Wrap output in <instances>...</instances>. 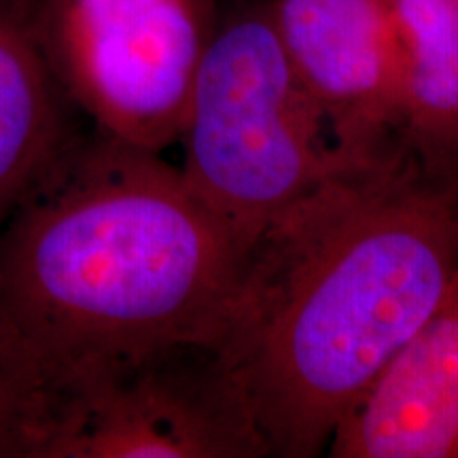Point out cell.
Returning <instances> with one entry per match:
<instances>
[{
  "mask_svg": "<svg viewBox=\"0 0 458 458\" xmlns=\"http://www.w3.org/2000/svg\"><path fill=\"white\" fill-rule=\"evenodd\" d=\"M189 185L246 244L344 164L280 41L270 0L221 13L179 136ZM365 157V156H363Z\"/></svg>",
  "mask_w": 458,
  "mask_h": 458,
  "instance_id": "cell-3",
  "label": "cell"
},
{
  "mask_svg": "<svg viewBox=\"0 0 458 458\" xmlns=\"http://www.w3.org/2000/svg\"><path fill=\"white\" fill-rule=\"evenodd\" d=\"M327 454L458 458V283L340 422Z\"/></svg>",
  "mask_w": 458,
  "mask_h": 458,
  "instance_id": "cell-7",
  "label": "cell"
},
{
  "mask_svg": "<svg viewBox=\"0 0 458 458\" xmlns=\"http://www.w3.org/2000/svg\"><path fill=\"white\" fill-rule=\"evenodd\" d=\"M38 0H0V233L79 139L77 108L38 38Z\"/></svg>",
  "mask_w": 458,
  "mask_h": 458,
  "instance_id": "cell-8",
  "label": "cell"
},
{
  "mask_svg": "<svg viewBox=\"0 0 458 458\" xmlns=\"http://www.w3.org/2000/svg\"><path fill=\"white\" fill-rule=\"evenodd\" d=\"M242 388L210 342L83 371L43 393L37 458H266Z\"/></svg>",
  "mask_w": 458,
  "mask_h": 458,
  "instance_id": "cell-4",
  "label": "cell"
},
{
  "mask_svg": "<svg viewBox=\"0 0 458 458\" xmlns=\"http://www.w3.org/2000/svg\"><path fill=\"white\" fill-rule=\"evenodd\" d=\"M458 283V187L401 139L351 159L249 246L215 346L267 454L327 452Z\"/></svg>",
  "mask_w": 458,
  "mask_h": 458,
  "instance_id": "cell-1",
  "label": "cell"
},
{
  "mask_svg": "<svg viewBox=\"0 0 458 458\" xmlns=\"http://www.w3.org/2000/svg\"><path fill=\"white\" fill-rule=\"evenodd\" d=\"M399 41L401 140L428 172L458 170V0H388Z\"/></svg>",
  "mask_w": 458,
  "mask_h": 458,
  "instance_id": "cell-9",
  "label": "cell"
},
{
  "mask_svg": "<svg viewBox=\"0 0 458 458\" xmlns=\"http://www.w3.org/2000/svg\"><path fill=\"white\" fill-rule=\"evenodd\" d=\"M246 253L181 165L81 131L0 233V359L41 403L98 365L215 344Z\"/></svg>",
  "mask_w": 458,
  "mask_h": 458,
  "instance_id": "cell-2",
  "label": "cell"
},
{
  "mask_svg": "<svg viewBox=\"0 0 458 458\" xmlns=\"http://www.w3.org/2000/svg\"><path fill=\"white\" fill-rule=\"evenodd\" d=\"M219 0H38L57 83L94 130L164 153L179 142Z\"/></svg>",
  "mask_w": 458,
  "mask_h": 458,
  "instance_id": "cell-5",
  "label": "cell"
},
{
  "mask_svg": "<svg viewBox=\"0 0 458 458\" xmlns=\"http://www.w3.org/2000/svg\"><path fill=\"white\" fill-rule=\"evenodd\" d=\"M37 425V397L0 359V458H34Z\"/></svg>",
  "mask_w": 458,
  "mask_h": 458,
  "instance_id": "cell-10",
  "label": "cell"
},
{
  "mask_svg": "<svg viewBox=\"0 0 458 458\" xmlns=\"http://www.w3.org/2000/svg\"><path fill=\"white\" fill-rule=\"evenodd\" d=\"M297 77L337 145L363 157L401 139L399 41L388 0H270Z\"/></svg>",
  "mask_w": 458,
  "mask_h": 458,
  "instance_id": "cell-6",
  "label": "cell"
}]
</instances>
